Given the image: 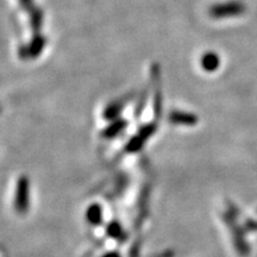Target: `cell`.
Returning a JSON list of instances; mask_svg holds the SVG:
<instances>
[{"mask_svg":"<svg viewBox=\"0 0 257 257\" xmlns=\"http://www.w3.org/2000/svg\"><path fill=\"white\" fill-rule=\"evenodd\" d=\"M27 184H21V186H18V194H17V208H21V211H24L25 208V204L23 200L24 195H27Z\"/></svg>","mask_w":257,"mask_h":257,"instance_id":"cell-9","label":"cell"},{"mask_svg":"<svg viewBox=\"0 0 257 257\" xmlns=\"http://www.w3.org/2000/svg\"><path fill=\"white\" fill-rule=\"evenodd\" d=\"M46 46V36H43L41 32H37V34H34V36H32L29 43L19 47L18 54L21 56V59L23 60H35L43 53Z\"/></svg>","mask_w":257,"mask_h":257,"instance_id":"cell-1","label":"cell"},{"mask_svg":"<svg viewBox=\"0 0 257 257\" xmlns=\"http://www.w3.org/2000/svg\"><path fill=\"white\" fill-rule=\"evenodd\" d=\"M131 99H133V94H127V95H124L123 98L118 99V100H114L113 102H111L104 112V117L107 118V119H112V118L117 117V115L119 114V112L121 111V108H123L125 104H126L127 101H130Z\"/></svg>","mask_w":257,"mask_h":257,"instance_id":"cell-4","label":"cell"},{"mask_svg":"<svg viewBox=\"0 0 257 257\" xmlns=\"http://www.w3.org/2000/svg\"><path fill=\"white\" fill-rule=\"evenodd\" d=\"M219 64L220 60L216 53L208 51V53H205L201 57V67L206 72H214V70L218 69Z\"/></svg>","mask_w":257,"mask_h":257,"instance_id":"cell-7","label":"cell"},{"mask_svg":"<svg viewBox=\"0 0 257 257\" xmlns=\"http://www.w3.org/2000/svg\"><path fill=\"white\" fill-rule=\"evenodd\" d=\"M244 11L243 5L238 2H230L223 3V4L213 5L208 11L211 17L213 18H225V17H232V16L240 15Z\"/></svg>","mask_w":257,"mask_h":257,"instance_id":"cell-2","label":"cell"},{"mask_svg":"<svg viewBox=\"0 0 257 257\" xmlns=\"http://www.w3.org/2000/svg\"><path fill=\"white\" fill-rule=\"evenodd\" d=\"M150 79H152L154 89H155V112L160 114L162 111V91H161V68L159 63H153L150 67Z\"/></svg>","mask_w":257,"mask_h":257,"instance_id":"cell-3","label":"cell"},{"mask_svg":"<svg viewBox=\"0 0 257 257\" xmlns=\"http://www.w3.org/2000/svg\"><path fill=\"white\" fill-rule=\"evenodd\" d=\"M169 120L176 125H194L197 123V117L193 113L187 112L174 111L169 115Z\"/></svg>","mask_w":257,"mask_h":257,"instance_id":"cell-6","label":"cell"},{"mask_svg":"<svg viewBox=\"0 0 257 257\" xmlns=\"http://www.w3.org/2000/svg\"><path fill=\"white\" fill-rule=\"evenodd\" d=\"M29 23H30V28L34 31V34H37V32L41 31L44 23V14L41 8L35 6L34 9L29 11Z\"/></svg>","mask_w":257,"mask_h":257,"instance_id":"cell-5","label":"cell"},{"mask_svg":"<svg viewBox=\"0 0 257 257\" xmlns=\"http://www.w3.org/2000/svg\"><path fill=\"white\" fill-rule=\"evenodd\" d=\"M18 3L19 5H21V8L27 12H29L31 9L35 8L34 0H18Z\"/></svg>","mask_w":257,"mask_h":257,"instance_id":"cell-10","label":"cell"},{"mask_svg":"<svg viewBox=\"0 0 257 257\" xmlns=\"http://www.w3.org/2000/svg\"><path fill=\"white\" fill-rule=\"evenodd\" d=\"M125 126H126V121L125 120L114 121V123L111 124L110 126L107 127V130H106V136H114V135H117L120 130H123Z\"/></svg>","mask_w":257,"mask_h":257,"instance_id":"cell-8","label":"cell"}]
</instances>
